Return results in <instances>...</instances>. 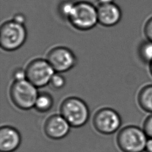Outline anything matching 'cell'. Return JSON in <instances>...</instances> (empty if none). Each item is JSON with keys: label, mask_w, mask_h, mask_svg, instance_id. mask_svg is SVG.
Returning a JSON list of instances; mask_svg holds the SVG:
<instances>
[{"label": "cell", "mask_w": 152, "mask_h": 152, "mask_svg": "<svg viewBox=\"0 0 152 152\" xmlns=\"http://www.w3.org/2000/svg\"><path fill=\"white\" fill-rule=\"evenodd\" d=\"M138 55L142 62L148 65L152 61V41H142L138 48Z\"/></svg>", "instance_id": "14"}, {"label": "cell", "mask_w": 152, "mask_h": 152, "mask_svg": "<svg viewBox=\"0 0 152 152\" xmlns=\"http://www.w3.org/2000/svg\"><path fill=\"white\" fill-rule=\"evenodd\" d=\"M68 21L77 30L81 31L91 30L98 23L97 7L87 1H81L75 2Z\"/></svg>", "instance_id": "2"}, {"label": "cell", "mask_w": 152, "mask_h": 152, "mask_svg": "<svg viewBox=\"0 0 152 152\" xmlns=\"http://www.w3.org/2000/svg\"><path fill=\"white\" fill-rule=\"evenodd\" d=\"M12 20L15 21L16 23H18L24 25L26 21V18L24 14L21 12H17L15 14L12 18Z\"/></svg>", "instance_id": "20"}, {"label": "cell", "mask_w": 152, "mask_h": 152, "mask_svg": "<svg viewBox=\"0 0 152 152\" xmlns=\"http://www.w3.org/2000/svg\"><path fill=\"white\" fill-rule=\"evenodd\" d=\"M143 31L146 39L152 41V16L146 21Z\"/></svg>", "instance_id": "18"}, {"label": "cell", "mask_w": 152, "mask_h": 152, "mask_svg": "<svg viewBox=\"0 0 152 152\" xmlns=\"http://www.w3.org/2000/svg\"><path fill=\"white\" fill-rule=\"evenodd\" d=\"M97 13L98 23L107 27L116 25L122 18L121 10L115 2L99 4Z\"/></svg>", "instance_id": "10"}, {"label": "cell", "mask_w": 152, "mask_h": 152, "mask_svg": "<svg viewBox=\"0 0 152 152\" xmlns=\"http://www.w3.org/2000/svg\"><path fill=\"white\" fill-rule=\"evenodd\" d=\"M121 118L115 110L104 107L99 109L93 116V124L95 129L100 133L106 135L115 132L121 126Z\"/></svg>", "instance_id": "7"}, {"label": "cell", "mask_w": 152, "mask_h": 152, "mask_svg": "<svg viewBox=\"0 0 152 152\" xmlns=\"http://www.w3.org/2000/svg\"><path fill=\"white\" fill-rule=\"evenodd\" d=\"M99 4H105L114 2V0H97Z\"/></svg>", "instance_id": "22"}, {"label": "cell", "mask_w": 152, "mask_h": 152, "mask_svg": "<svg viewBox=\"0 0 152 152\" xmlns=\"http://www.w3.org/2000/svg\"><path fill=\"white\" fill-rule=\"evenodd\" d=\"M53 98L47 93H39L36 100L34 107L40 112H46L53 106Z\"/></svg>", "instance_id": "13"}, {"label": "cell", "mask_w": 152, "mask_h": 152, "mask_svg": "<svg viewBox=\"0 0 152 152\" xmlns=\"http://www.w3.org/2000/svg\"><path fill=\"white\" fill-rule=\"evenodd\" d=\"M37 88L27 79L14 81L10 90V98L14 104L21 110L34 107L39 96Z\"/></svg>", "instance_id": "5"}, {"label": "cell", "mask_w": 152, "mask_h": 152, "mask_svg": "<svg viewBox=\"0 0 152 152\" xmlns=\"http://www.w3.org/2000/svg\"><path fill=\"white\" fill-rule=\"evenodd\" d=\"M137 102L144 112L152 113V84L143 86L137 95Z\"/></svg>", "instance_id": "12"}, {"label": "cell", "mask_w": 152, "mask_h": 152, "mask_svg": "<svg viewBox=\"0 0 152 152\" xmlns=\"http://www.w3.org/2000/svg\"><path fill=\"white\" fill-rule=\"evenodd\" d=\"M65 79L60 73H55L52 77L49 84L55 89H61L65 85Z\"/></svg>", "instance_id": "16"}, {"label": "cell", "mask_w": 152, "mask_h": 152, "mask_svg": "<svg viewBox=\"0 0 152 152\" xmlns=\"http://www.w3.org/2000/svg\"><path fill=\"white\" fill-rule=\"evenodd\" d=\"M60 112L71 126L74 128H79L85 125L90 115L86 103L77 97L65 99L61 103Z\"/></svg>", "instance_id": "4"}, {"label": "cell", "mask_w": 152, "mask_h": 152, "mask_svg": "<svg viewBox=\"0 0 152 152\" xmlns=\"http://www.w3.org/2000/svg\"><path fill=\"white\" fill-rule=\"evenodd\" d=\"M12 78L14 81H22L26 79V70L21 68H16L12 73Z\"/></svg>", "instance_id": "19"}, {"label": "cell", "mask_w": 152, "mask_h": 152, "mask_svg": "<svg viewBox=\"0 0 152 152\" xmlns=\"http://www.w3.org/2000/svg\"><path fill=\"white\" fill-rule=\"evenodd\" d=\"M148 65V69H149V72L151 74V75L152 76V61Z\"/></svg>", "instance_id": "23"}, {"label": "cell", "mask_w": 152, "mask_h": 152, "mask_svg": "<svg viewBox=\"0 0 152 152\" xmlns=\"http://www.w3.org/2000/svg\"><path fill=\"white\" fill-rule=\"evenodd\" d=\"M46 60L58 73L68 71L76 64L74 53L64 46H56L50 49L47 54Z\"/></svg>", "instance_id": "8"}, {"label": "cell", "mask_w": 152, "mask_h": 152, "mask_svg": "<svg viewBox=\"0 0 152 152\" xmlns=\"http://www.w3.org/2000/svg\"><path fill=\"white\" fill-rule=\"evenodd\" d=\"M27 30L24 25L9 20L0 27V45L6 51H14L22 46L27 39Z\"/></svg>", "instance_id": "3"}, {"label": "cell", "mask_w": 152, "mask_h": 152, "mask_svg": "<svg viewBox=\"0 0 152 152\" xmlns=\"http://www.w3.org/2000/svg\"><path fill=\"white\" fill-rule=\"evenodd\" d=\"M21 138L20 132L10 126L0 128V151L14 152L20 145Z\"/></svg>", "instance_id": "11"}, {"label": "cell", "mask_w": 152, "mask_h": 152, "mask_svg": "<svg viewBox=\"0 0 152 152\" xmlns=\"http://www.w3.org/2000/svg\"><path fill=\"white\" fill-rule=\"evenodd\" d=\"M148 139L142 128L128 125L120 130L116 142L122 152H144Z\"/></svg>", "instance_id": "1"}, {"label": "cell", "mask_w": 152, "mask_h": 152, "mask_svg": "<svg viewBox=\"0 0 152 152\" xmlns=\"http://www.w3.org/2000/svg\"><path fill=\"white\" fill-rule=\"evenodd\" d=\"M25 70L26 79L37 88L43 87L49 84L55 73L49 62L41 58L30 61Z\"/></svg>", "instance_id": "6"}, {"label": "cell", "mask_w": 152, "mask_h": 152, "mask_svg": "<svg viewBox=\"0 0 152 152\" xmlns=\"http://www.w3.org/2000/svg\"><path fill=\"white\" fill-rule=\"evenodd\" d=\"M142 129L148 138H152V113L149 114L144 119Z\"/></svg>", "instance_id": "17"}, {"label": "cell", "mask_w": 152, "mask_h": 152, "mask_svg": "<svg viewBox=\"0 0 152 152\" xmlns=\"http://www.w3.org/2000/svg\"><path fill=\"white\" fill-rule=\"evenodd\" d=\"M75 2L69 0L63 1L58 5V11L60 16L64 19L68 20L73 10Z\"/></svg>", "instance_id": "15"}, {"label": "cell", "mask_w": 152, "mask_h": 152, "mask_svg": "<svg viewBox=\"0 0 152 152\" xmlns=\"http://www.w3.org/2000/svg\"><path fill=\"white\" fill-rule=\"evenodd\" d=\"M145 152H152V138H148L146 144Z\"/></svg>", "instance_id": "21"}, {"label": "cell", "mask_w": 152, "mask_h": 152, "mask_svg": "<svg viewBox=\"0 0 152 152\" xmlns=\"http://www.w3.org/2000/svg\"><path fill=\"white\" fill-rule=\"evenodd\" d=\"M71 125L61 115H52L45 121L44 131L48 137L57 140L65 137L69 132Z\"/></svg>", "instance_id": "9"}]
</instances>
